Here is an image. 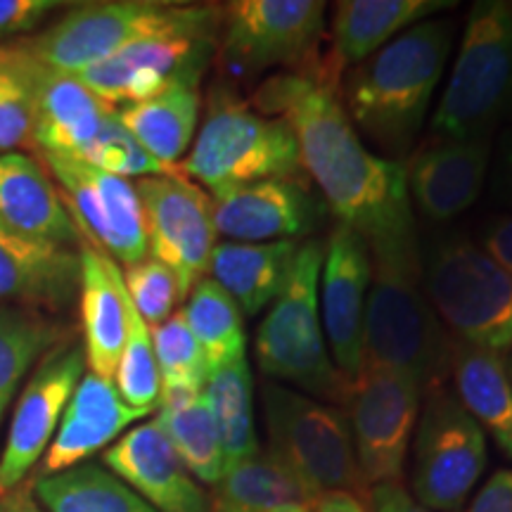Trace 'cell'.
Segmentation results:
<instances>
[{
	"mask_svg": "<svg viewBox=\"0 0 512 512\" xmlns=\"http://www.w3.org/2000/svg\"><path fill=\"white\" fill-rule=\"evenodd\" d=\"M83 162H88L95 169L105 171V174L126 178H152V176H171L181 174V169H171L162 162H157L136 138L128 133V128L121 124L117 117V107L110 117L105 119V124L100 126L98 136L88 150L79 157Z\"/></svg>",
	"mask_w": 512,
	"mask_h": 512,
	"instance_id": "cell-39",
	"label": "cell"
},
{
	"mask_svg": "<svg viewBox=\"0 0 512 512\" xmlns=\"http://www.w3.org/2000/svg\"><path fill=\"white\" fill-rule=\"evenodd\" d=\"M81 323L88 373L114 382L126 342L124 275L105 252L81 242Z\"/></svg>",
	"mask_w": 512,
	"mask_h": 512,
	"instance_id": "cell-25",
	"label": "cell"
},
{
	"mask_svg": "<svg viewBox=\"0 0 512 512\" xmlns=\"http://www.w3.org/2000/svg\"><path fill=\"white\" fill-rule=\"evenodd\" d=\"M323 242L304 240L294 256L290 278L256 328L254 358L264 377L290 384L313 399L342 406L349 382L332 363L320 320Z\"/></svg>",
	"mask_w": 512,
	"mask_h": 512,
	"instance_id": "cell-5",
	"label": "cell"
},
{
	"mask_svg": "<svg viewBox=\"0 0 512 512\" xmlns=\"http://www.w3.org/2000/svg\"><path fill=\"white\" fill-rule=\"evenodd\" d=\"M491 171V197L501 207L512 209V128L505 131V136L498 145L496 159L489 166Z\"/></svg>",
	"mask_w": 512,
	"mask_h": 512,
	"instance_id": "cell-44",
	"label": "cell"
},
{
	"mask_svg": "<svg viewBox=\"0 0 512 512\" xmlns=\"http://www.w3.org/2000/svg\"><path fill=\"white\" fill-rule=\"evenodd\" d=\"M55 8L53 0H0V41L34 29Z\"/></svg>",
	"mask_w": 512,
	"mask_h": 512,
	"instance_id": "cell-41",
	"label": "cell"
},
{
	"mask_svg": "<svg viewBox=\"0 0 512 512\" xmlns=\"http://www.w3.org/2000/svg\"><path fill=\"white\" fill-rule=\"evenodd\" d=\"M505 121H512V5L479 0L467 12L430 131L432 138L479 140Z\"/></svg>",
	"mask_w": 512,
	"mask_h": 512,
	"instance_id": "cell-6",
	"label": "cell"
},
{
	"mask_svg": "<svg viewBox=\"0 0 512 512\" xmlns=\"http://www.w3.org/2000/svg\"><path fill=\"white\" fill-rule=\"evenodd\" d=\"M126 302V342L121 349V358L114 384H117L121 399L136 411L152 413L159 406L162 396V380H159V368L152 347V332L147 328L143 316L136 311L131 297L124 287Z\"/></svg>",
	"mask_w": 512,
	"mask_h": 512,
	"instance_id": "cell-36",
	"label": "cell"
},
{
	"mask_svg": "<svg viewBox=\"0 0 512 512\" xmlns=\"http://www.w3.org/2000/svg\"><path fill=\"white\" fill-rule=\"evenodd\" d=\"M477 245L512 275V214L491 216L479 230Z\"/></svg>",
	"mask_w": 512,
	"mask_h": 512,
	"instance_id": "cell-42",
	"label": "cell"
},
{
	"mask_svg": "<svg viewBox=\"0 0 512 512\" xmlns=\"http://www.w3.org/2000/svg\"><path fill=\"white\" fill-rule=\"evenodd\" d=\"M228 467L261 451L254 422V380L247 356L211 370L204 387Z\"/></svg>",
	"mask_w": 512,
	"mask_h": 512,
	"instance_id": "cell-33",
	"label": "cell"
},
{
	"mask_svg": "<svg viewBox=\"0 0 512 512\" xmlns=\"http://www.w3.org/2000/svg\"><path fill=\"white\" fill-rule=\"evenodd\" d=\"M36 496L48 512H157L107 467L93 463L41 477Z\"/></svg>",
	"mask_w": 512,
	"mask_h": 512,
	"instance_id": "cell-32",
	"label": "cell"
},
{
	"mask_svg": "<svg viewBox=\"0 0 512 512\" xmlns=\"http://www.w3.org/2000/svg\"><path fill=\"white\" fill-rule=\"evenodd\" d=\"M86 354L81 347L50 351L41 368L27 382L19 396L15 413L0 453V498L17 491L48 451L57 427H60L64 408L79 387Z\"/></svg>",
	"mask_w": 512,
	"mask_h": 512,
	"instance_id": "cell-17",
	"label": "cell"
},
{
	"mask_svg": "<svg viewBox=\"0 0 512 512\" xmlns=\"http://www.w3.org/2000/svg\"><path fill=\"white\" fill-rule=\"evenodd\" d=\"M147 413L136 411L121 399L117 384L105 377L86 373L72 399L64 408L62 422L50 441L43 477L72 470L83 460L95 456L102 448L112 446L128 425L145 418Z\"/></svg>",
	"mask_w": 512,
	"mask_h": 512,
	"instance_id": "cell-23",
	"label": "cell"
},
{
	"mask_svg": "<svg viewBox=\"0 0 512 512\" xmlns=\"http://www.w3.org/2000/svg\"><path fill=\"white\" fill-rule=\"evenodd\" d=\"M157 408L155 422L176 448L190 475L202 484H219L226 475L228 463L219 427L204 392L162 394Z\"/></svg>",
	"mask_w": 512,
	"mask_h": 512,
	"instance_id": "cell-30",
	"label": "cell"
},
{
	"mask_svg": "<svg viewBox=\"0 0 512 512\" xmlns=\"http://www.w3.org/2000/svg\"><path fill=\"white\" fill-rule=\"evenodd\" d=\"M510 5H512V3H510Z\"/></svg>",
	"mask_w": 512,
	"mask_h": 512,
	"instance_id": "cell-50",
	"label": "cell"
},
{
	"mask_svg": "<svg viewBox=\"0 0 512 512\" xmlns=\"http://www.w3.org/2000/svg\"><path fill=\"white\" fill-rule=\"evenodd\" d=\"M214 50L216 38H145L76 76L107 105L121 107L152 98L178 83H200Z\"/></svg>",
	"mask_w": 512,
	"mask_h": 512,
	"instance_id": "cell-18",
	"label": "cell"
},
{
	"mask_svg": "<svg viewBox=\"0 0 512 512\" xmlns=\"http://www.w3.org/2000/svg\"><path fill=\"white\" fill-rule=\"evenodd\" d=\"M458 8L453 0H339L332 10L330 57L342 72L368 60L415 24Z\"/></svg>",
	"mask_w": 512,
	"mask_h": 512,
	"instance_id": "cell-26",
	"label": "cell"
},
{
	"mask_svg": "<svg viewBox=\"0 0 512 512\" xmlns=\"http://www.w3.org/2000/svg\"><path fill=\"white\" fill-rule=\"evenodd\" d=\"M323 0H233L221 5L216 50L230 79L249 81L280 69L306 72L323 60Z\"/></svg>",
	"mask_w": 512,
	"mask_h": 512,
	"instance_id": "cell-10",
	"label": "cell"
},
{
	"mask_svg": "<svg viewBox=\"0 0 512 512\" xmlns=\"http://www.w3.org/2000/svg\"><path fill=\"white\" fill-rule=\"evenodd\" d=\"M214 489L211 512H271L280 505L313 503L306 486L273 451L230 465Z\"/></svg>",
	"mask_w": 512,
	"mask_h": 512,
	"instance_id": "cell-31",
	"label": "cell"
},
{
	"mask_svg": "<svg viewBox=\"0 0 512 512\" xmlns=\"http://www.w3.org/2000/svg\"><path fill=\"white\" fill-rule=\"evenodd\" d=\"M302 242H216L211 254L209 278H214L235 304L242 316H259L271 306L290 278L294 256Z\"/></svg>",
	"mask_w": 512,
	"mask_h": 512,
	"instance_id": "cell-27",
	"label": "cell"
},
{
	"mask_svg": "<svg viewBox=\"0 0 512 512\" xmlns=\"http://www.w3.org/2000/svg\"><path fill=\"white\" fill-rule=\"evenodd\" d=\"M41 159L88 245L124 268L150 256L136 183L105 174L79 157L41 155Z\"/></svg>",
	"mask_w": 512,
	"mask_h": 512,
	"instance_id": "cell-13",
	"label": "cell"
},
{
	"mask_svg": "<svg viewBox=\"0 0 512 512\" xmlns=\"http://www.w3.org/2000/svg\"><path fill=\"white\" fill-rule=\"evenodd\" d=\"M102 463L157 512H211L209 494L155 420L133 427L107 446Z\"/></svg>",
	"mask_w": 512,
	"mask_h": 512,
	"instance_id": "cell-20",
	"label": "cell"
},
{
	"mask_svg": "<svg viewBox=\"0 0 512 512\" xmlns=\"http://www.w3.org/2000/svg\"><path fill=\"white\" fill-rule=\"evenodd\" d=\"M0 223L24 238L79 249L81 230L48 169L24 152L0 155Z\"/></svg>",
	"mask_w": 512,
	"mask_h": 512,
	"instance_id": "cell-24",
	"label": "cell"
},
{
	"mask_svg": "<svg viewBox=\"0 0 512 512\" xmlns=\"http://www.w3.org/2000/svg\"><path fill=\"white\" fill-rule=\"evenodd\" d=\"M178 169L209 197L268 178H304L290 126L256 112L230 86L211 91L200 131Z\"/></svg>",
	"mask_w": 512,
	"mask_h": 512,
	"instance_id": "cell-4",
	"label": "cell"
},
{
	"mask_svg": "<svg viewBox=\"0 0 512 512\" xmlns=\"http://www.w3.org/2000/svg\"><path fill=\"white\" fill-rule=\"evenodd\" d=\"M325 207L306 178H268L211 197L216 235L228 242H304L323 226Z\"/></svg>",
	"mask_w": 512,
	"mask_h": 512,
	"instance_id": "cell-16",
	"label": "cell"
},
{
	"mask_svg": "<svg viewBox=\"0 0 512 512\" xmlns=\"http://www.w3.org/2000/svg\"><path fill=\"white\" fill-rule=\"evenodd\" d=\"M422 389L411 377L361 368L349 382L342 411L347 415L363 482H401L408 448L420 418Z\"/></svg>",
	"mask_w": 512,
	"mask_h": 512,
	"instance_id": "cell-12",
	"label": "cell"
},
{
	"mask_svg": "<svg viewBox=\"0 0 512 512\" xmlns=\"http://www.w3.org/2000/svg\"><path fill=\"white\" fill-rule=\"evenodd\" d=\"M0 512H8V510H5V505H0Z\"/></svg>",
	"mask_w": 512,
	"mask_h": 512,
	"instance_id": "cell-49",
	"label": "cell"
},
{
	"mask_svg": "<svg viewBox=\"0 0 512 512\" xmlns=\"http://www.w3.org/2000/svg\"><path fill=\"white\" fill-rule=\"evenodd\" d=\"M467 512H512V467L498 470L486 479Z\"/></svg>",
	"mask_w": 512,
	"mask_h": 512,
	"instance_id": "cell-43",
	"label": "cell"
},
{
	"mask_svg": "<svg viewBox=\"0 0 512 512\" xmlns=\"http://www.w3.org/2000/svg\"><path fill=\"white\" fill-rule=\"evenodd\" d=\"M60 337V325L38 316V311L0 306V422L15 399L19 382Z\"/></svg>",
	"mask_w": 512,
	"mask_h": 512,
	"instance_id": "cell-35",
	"label": "cell"
},
{
	"mask_svg": "<svg viewBox=\"0 0 512 512\" xmlns=\"http://www.w3.org/2000/svg\"><path fill=\"white\" fill-rule=\"evenodd\" d=\"M5 510L8 512H43L34 501H31L29 494L15 496L10 503H5Z\"/></svg>",
	"mask_w": 512,
	"mask_h": 512,
	"instance_id": "cell-46",
	"label": "cell"
},
{
	"mask_svg": "<svg viewBox=\"0 0 512 512\" xmlns=\"http://www.w3.org/2000/svg\"><path fill=\"white\" fill-rule=\"evenodd\" d=\"M422 292L451 337L496 354L512 349V275L477 242H432L422 256Z\"/></svg>",
	"mask_w": 512,
	"mask_h": 512,
	"instance_id": "cell-8",
	"label": "cell"
},
{
	"mask_svg": "<svg viewBox=\"0 0 512 512\" xmlns=\"http://www.w3.org/2000/svg\"><path fill=\"white\" fill-rule=\"evenodd\" d=\"M503 358H505V368H508V375H510V380H512V349L505 351Z\"/></svg>",
	"mask_w": 512,
	"mask_h": 512,
	"instance_id": "cell-48",
	"label": "cell"
},
{
	"mask_svg": "<svg viewBox=\"0 0 512 512\" xmlns=\"http://www.w3.org/2000/svg\"><path fill=\"white\" fill-rule=\"evenodd\" d=\"M411 446V496L427 510L458 512L489 463L482 427L441 387L425 394Z\"/></svg>",
	"mask_w": 512,
	"mask_h": 512,
	"instance_id": "cell-11",
	"label": "cell"
},
{
	"mask_svg": "<svg viewBox=\"0 0 512 512\" xmlns=\"http://www.w3.org/2000/svg\"><path fill=\"white\" fill-rule=\"evenodd\" d=\"M271 512H313V503H290V505H280Z\"/></svg>",
	"mask_w": 512,
	"mask_h": 512,
	"instance_id": "cell-47",
	"label": "cell"
},
{
	"mask_svg": "<svg viewBox=\"0 0 512 512\" xmlns=\"http://www.w3.org/2000/svg\"><path fill=\"white\" fill-rule=\"evenodd\" d=\"M342 76L325 53L306 72L268 76L249 95V105L290 126L309 183L337 223L366 240L375 264L422 273L406 169L358 136L339 98Z\"/></svg>",
	"mask_w": 512,
	"mask_h": 512,
	"instance_id": "cell-1",
	"label": "cell"
},
{
	"mask_svg": "<svg viewBox=\"0 0 512 512\" xmlns=\"http://www.w3.org/2000/svg\"><path fill=\"white\" fill-rule=\"evenodd\" d=\"M453 46V22L425 19L342 76L344 112L377 150L413 152Z\"/></svg>",
	"mask_w": 512,
	"mask_h": 512,
	"instance_id": "cell-2",
	"label": "cell"
},
{
	"mask_svg": "<svg viewBox=\"0 0 512 512\" xmlns=\"http://www.w3.org/2000/svg\"><path fill=\"white\" fill-rule=\"evenodd\" d=\"M143 204L150 256L169 266L181 285L183 299L209 275L216 247L211 197L183 174L136 181Z\"/></svg>",
	"mask_w": 512,
	"mask_h": 512,
	"instance_id": "cell-14",
	"label": "cell"
},
{
	"mask_svg": "<svg viewBox=\"0 0 512 512\" xmlns=\"http://www.w3.org/2000/svg\"><path fill=\"white\" fill-rule=\"evenodd\" d=\"M121 275H124L128 297L143 316L147 328H157L166 318L174 316L183 294L178 278L169 266H164L155 256H145L138 264L126 266Z\"/></svg>",
	"mask_w": 512,
	"mask_h": 512,
	"instance_id": "cell-40",
	"label": "cell"
},
{
	"mask_svg": "<svg viewBox=\"0 0 512 512\" xmlns=\"http://www.w3.org/2000/svg\"><path fill=\"white\" fill-rule=\"evenodd\" d=\"M451 349L453 337L422 292V273L373 261L361 368L406 375L430 394L444 387Z\"/></svg>",
	"mask_w": 512,
	"mask_h": 512,
	"instance_id": "cell-7",
	"label": "cell"
},
{
	"mask_svg": "<svg viewBox=\"0 0 512 512\" xmlns=\"http://www.w3.org/2000/svg\"><path fill=\"white\" fill-rule=\"evenodd\" d=\"M370 508L373 512H434L415 501L411 491L401 482L373 486L370 489Z\"/></svg>",
	"mask_w": 512,
	"mask_h": 512,
	"instance_id": "cell-45",
	"label": "cell"
},
{
	"mask_svg": "<svg viewBox=\"0 0 512 512\" xmlns=\"http://www.w3.org/2000/svg\"><path fill=\"white\" fill-rule=\"evenodd\" d=\"M31 55L22 43L0 46V155L34 150V100L29 81Z\"/></svg>",
	"mask_w": 512,
	"mask_h": 512,
	"instance_id": "cell-37",
	"label": "cell"
},
{
	"mask_svg": "<svg viewBox=\"0 0 512 512\" xmlns=\"http://www.w3.org/2000/svg\"><path fill=\"white\" fill-rule=\"evenodd\" d=\"M200 83H178L152 98L117 107V117L157 162L178 169L200 124Z\"/></svg>",
	"mask_w": 512,
	"mask_h": 512,
	"instance_id": "cell-29",
	"label": "cell"
},
{
	"mask_svg": "<svg viewBox=\"0 0 512 512\" xmlns=\"http://www.w3.org/2000/svg\"><path fill=\"white\" fill-rule=\"evenodd\" d=\"M152 347L162 380V394H197L207 387L209 368L192 335L183 309L152 328Z\"/></svg>",
	"mask_w": 512,
	"mask_h": 512,
	"instance_id": "cell-38",
	"label": "cell"
},
{
	"mask_svg": "<svg viewBox=\"0 0 512 512\" xmlns=\"http://www.w3.org/2000/svg\"><path fill=\"white\" fill-rule=\"evenodd\" d=\"M81 247L31 240L0 223V306L64 311L79 297Z\"/></svg>",
	"mask_w": 512,
	"mask_h": 512,
	"instance_id": "cell-21",
	"label": "cell"
},
{
	"mask_svg": "<svg viewBox=\"0 0 512 512\" xmlns=\"http://www.w3.org/2000/svg\"><path fill=\"white\" fill-rule=\"evenodd\" d=\"M221 5L110 0L69 10L22 46L50 69L81 74L131 43L159 36L219 38Z\"/></svg>",
	"mask_w": 512,
	"mask_h": 512,
	"instance_id": "cell-3",
	"label": "cell"
},
{
	"mask_svg": "<svg viewBox=\"0 0 512 512\" xmlns=\"http://www.w3.org/2000/svg\"><path fill=\"white\" fill-rule=\"evenodd\" d=\"M491 152V138H432L415 147L403 164L411 207L434 223L463 214L482 195Z\"/></svg>",
	"mask_w": 512,
	"mask_h": 512,
	"instance_id": "cell-19",
	"label": "cell"
},
{
	"mask_svg": "<svg viewBox=\"0 0 512 512\" xmlns=\"http://www.w3.org/2000/svg\"><path fill=\"white\" fill-rule=\"evenodd\" d=\"M448 377L460 406L496 441L503 456L512 458V380L503 354L453 337Z\"/></svg>",
	"mask_w": 512,
	"mask_h": 512,
	"instance_id": "cell-28",
	"label": "cell"
},
{
	"mask_svg": "<svg viewBox=\"0 0 512 512\" xmlns=\"http://www.w3.org/2000/svg\"><path fill=\"white\" fill-rule=\"evenodd\" d=\"M31 55V53H29ZM34 150L41 155L81 157L114 112L76 74L57 72L31 55Z\"/></svg>",
	"mask_w": 512,
	"mask_h": 512,
	"instance_id": "cell-22",
	"label": "cell"
},
{
	"mask_svg": "<svg viewBox=\"0 0 512 512\" xmlns=\"http://www.w3.org/2000/svg\"><path fill=\"white\" fill-rule=\"evenodd\" d=\"M183 313L200 344L209 373L247 356L245 316L214 278L207 275L192 287Z\"/></svg>",
	"mask_w": 512,
	"mask_h": 512,
	"instance_id": "cell-34",
	"label": "cell"
},
{
	"mask_svg": "<svg viewBox=\"0 0 512 512\" xmlns=\"http://www.w3.org/2000/svg\"><path fill=\"white\" fill-rule=\"evenodd\" d=\"M370 280L373 256L366 240L335 223L323 245L318 302L332 363L347 382L361 373Z\"/></svg>",
	"mask_w": 512,
	"mask_h": 512,
	"instance_id": "cell-15",
	"label": "cell"
},
{
	"mask_svg": "<svg viewBox=\"0 0 512 512\" xmlns=\"http://www.w3.org/2000/svg\"><path fill=\"white\" fill-rule=\"evenodd\" d=\"M261 408L271 441L268 451L290 467L313 501L328 491H351L370 498L342 408L278 382L261 387Z\"/></svg>",
	"mask_w": 512,
	"mask_h": 512,
	"instance_id": "cell-9",
	"label": "cell"
}]
</instances>
